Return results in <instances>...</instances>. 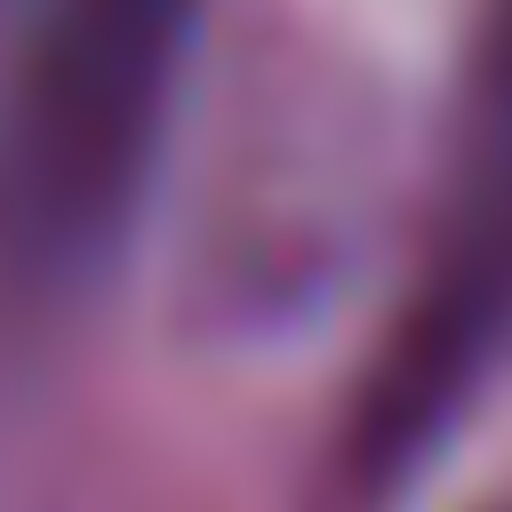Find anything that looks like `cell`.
<instances>
[{
  "instance_id": "obj_3",
  "label": "cell",
  "mask_w": 512,
  "mask_h": 512,
  "mask_svg": "<svg viewBox=\"0 0 512 512\" xmlns=\"http://www.w3.org/2000/svg\"><path fill=\"white\" fill-rule=\"evenodd\" d=\"M472 512H512V488H504V496H480Z\"/></svg>"
},
{
  "instance_id": "obj_1",
  "label": "cell",
  "mask_w": 512,
  "mask_h": 512,
  "mask_svg": "<svg viewBox=\"0 0 512 512\" xmlns=\"http://www.w3.org/2000/svg\"><path fill=\"white\" fill-rule=\"evenodd\" d=\"M200 0H32L0 80V288H88L168 136Z\"/></svg>"
},
{
  "instance_id": "obj_2",
  "label": "cell",
  "mask_w": 512,
  "mask_h": 512,
  "mask_svg": "<svg viewBox=\"0 0 512 512\" xmlns=\"http://www.w3.org/2000/svg\"><path fill=\"white\" fill-rule=\"evenodd\" d=\"M512 320V0L496 16V48L480 64L464 160H456V200L432 248L424 288L408 296V320L376 368L368 392V456H408L432 416L472 384L488 360L496 328Z\"/></svg>"
}]
</instances>
